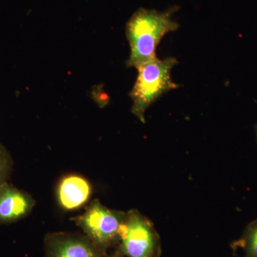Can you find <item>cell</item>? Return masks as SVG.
<instances>
[{
    "instance_id": "6da1fadb",
    "label": "cell",
    "mask_w": 257,
    "mask_h": 257,
    "mask_svg": "<svg viewBox=\"0 0 257 257\" xmlns=\"http://www.w3.org/2000/svg\"><path fill=\"white\" fill-rule=\"evenodd\" d=\"M177 8L165 12L140 8L126 25V36L130 47L126 66L138 68L157 59L156 50L165 35L175 32L179 24L172 19Z\"/></svg>"
},
{
    "instance_id": "52a82bcc",
    "label": "cell",
    "mask_w": 257,
    "mask_h": 257,
    "mask_svg": "<svg viewBox=\"0 0 257 257\" xmlns=\"http://www.w3.org/2000/svg\"><path fill=\"white\" fill-rule=\"evenodd\" d=\"M92 191L87 179L75 174L68 175L62 177L57 185V202L64 210H76L89 201Z\"/></svg>"
},
{
    "instance_id": "7a4b0ae2",
    "label": "cell",
    "mask_w": 257,
    "mask_h": 257,
    "mask_svg": "<svg viewBox=\"0 0 257 257\" xmlns=\"http://www.w3.org/2000/svg\"><path fill=\"white\" fill-rule=\"evenodd\" d=\"M178 64L175 57L155 59L137 68L138 77L130 93L132 113L145 123V112L162 95L179 87L171 78L172 69Z\"/></svg>"
},
{
    "instance_id": "9c48e42d",
    "label": "cell",
    "mask_w": 257,
    "mask_h": 257,
    "mask_svg": "<svg viewBox=\"0 0 257 257\" xmlns=\"http://www.w3.org/2000/svg\"><path fill=\"white\" fill-rule=\"evenodd\" d=\"M13 169V160L10 152L0 144V188L8 182Z\"/></svg>"
},
{
    "instance_id": "5b68a950",
    "label": "cell",
    "mask_w": 257,
    "mask_h": 257,
    "mask_svg": "<svg viewBox=\"0 0 257 257\" xmlns=\"http://www.w3.org/2000/svg\"><path fill=\"white\" fill-rule=\"evenodd\" d=\"M106 253L85 235L57 232L45 239V257H104Z\"/></svg>"
},
{
    "instance_id": "ba28073f",
    "label": "cell",
    "mask_w": 257,
    "mask_h": 257,
    "mask_svg": "<svg viewBox=\"0 0 257 257\" xmlns=\"http://www.w3.org/2000/svg\"><path fill=\"white\" fill-rule=\"evenodd\" d=\"M239 243L244 253L243 257H257V219L246 226Z\"/></svg>"
},
{
    "instance_id": "277c9868",
    "label": "cell",
    "mask_w": 257,
    "mask_h": 257,
    "mask_svg": "<svg viewBox=\"0 0 257 257\" xmlns=\"http://www.w3.org/2000/svg\"><path fill=\"white\" fill-rule=\"evenodd\" d=\"M117 251L125 257L158 256V235L150 221L138 211L131 210L125 214Z\"/></svg>"
},
{
    "instance_id": "8fae6325",
    "label": "cell",
    "mask_w": 257,
    "mask_h": 257,
    "mask_svg": "<svg viewBox=\"0 0 257 257\" xmlns=\"http://www.w3.org/2000/svg\"><path fill=\"white\" fill-rule=\"evenodd\" d=\"M254 131H255V134H256V140H257V124L256 125H255Z\"/></svg>"
},
{
    "instance_id": "30bf717a",
    "label": "cell",
    "mask_w": 257,
    "mask_h": 257,
    "mask_svg": "<svg viewBox=\"0 0 257 257\" xmlns=\"http://www.w3.org/2000/svg\"><path fill=\"white\" fill-rule=\"evenodd\" d=\"M104 257H125L124 256H123L122 254H121V253H119V251H116L114 253H113V254L109 255V256H107V255H105Z\"/></svg>"
},
{
    "instance_id": "3957f363",
    "label": "cell",
    "mask_w": 257,
    "mask_h": 257,
    "mask_svg": "<svg viewBox=\"0 0 257 257\" xmlns=\"http://www.w3.org/2000/svg\"><path fill=\"white\" fill-rule=\"evenodd\" d=\"M125 214L126 213L108 209L98 199H94L85 212L73 220L84 235L106 253L108 248L119 242L120 228Z\"/></svg>"
},
{
    "instance_id": "8992f818",
    "label": "cell",
    "mask_w": 257,
    "mask_h": 257,
    "mask_svg": "<svg viewBox=\"0 0 257 257\" xmlns=\"http://www.w3.org/2000/svg\"><path fill=\"white\" fill-rule=\"evenodd\" d=\"M35 205L28 193L9 182L0 188V224H10L27 217Z\"/></svg>"
}]
</instances>
